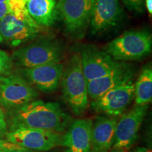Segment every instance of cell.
<instances>
[{
    "mask_svg": "<svg viewBox=\"0 0 152 152\" xmlns=\"http://www.w3.org/2000/svg\"><path fill=\"white\" fill-rule=\"evenodd\" d=\"M134 83L130 80L108 92L96 99L92 100L91 106L98 113L110 117L122 115L134 99Z\"/></svg>",
    "mask_w": 152,
    "mask_h": 152,
    "instance_id": "obj_8",
    "label": "cell"
},
{
    "mask_svg": "<svg viewBox=\"0 0 152 152\" xmlns=\"http://www.w3.org/2000/svg\"><path fill=\"white\" fill-rule=\"evenodd\" d=\"M7 1H8V0H7Z\"/></svg>",
    "mask_w": 152,
    "mask_h": 152,
    "instance_id": "obj_29",
    "label": "cell"
},
{
    "mask_svg": "<svg viewBox=\"0 0 152 152\" xmlns=\"http://www.w3.org/2000/svg\"><path fill=\"white\" fill-rule=\"evenodd\" d=\"M37 96L35 89L19 74L0 78V106L8 111L22 107Z\"/></svg>",
    "mask_w": 152,
    "mask_h": 152,
    "instance_id": "obj_4",
    "label": "cell"
},
{
    "mask_svg": "<svg viewBox=\"0 0 152 152\" xmlns=\"http://www.w3.org/2000/svg\"><path fill=\"white\" fill-rule=\"evenodd\" d=\"M12 66L11 57L4 51L0 49V78L11 74Z\"/></svg>",
    "mask_w": 152,
    "mask_h": 152,
    "instance_id": "obj_19",
    "label": "cell"
},
{
    "mask_svg": "<svg viewBox=\"0 0 152 152\" xmlns=\"http://www.w3.org/2000/svg\"><path fill=\"white\" fill-rule=\"evenodd\" d=\"M94 0H59L58 11L66 28L71 33L80 31L90 23Z\"/></svg>",
    "mask_w": 152,
    "mask_h": 152,
    "instance_id": "obj_9",
    "label": "cell"
},
{
    "mask_svg": "<svg viewBox=\"0 0 152 152\" xmlns=\"http://www.w3.org/2000/svg\"><path fill=\"white\" fill-rule=\"evenodd\" d=\"M64 101L76 115H81L89 107L87 82L83 73L80 54L69 60L61 79Z\"/></svg>",
    "mask_w": 152,
    "mask_h": 152,
    "instance_id": "obj_2",
    "label": "cell"
},
{
    "mask_svg": "<svg viewBox=\"0 0 152 152\" xmlns=\"http://www.w3.org/2000/svg\"><path fill=\"white\" fill-rule=\"evenodd\" d=\"M23 1H25V2H28V1H29V0H23Z\"/></svg>",
    "mask_w": 152,
    "mask_h": 152,
    "instance_id": "obj_27",
    "label": "cell"
},
{
    "mask_svg": "<svg viewBox=\"0 0 152 152\" xmlns=\"http://www.w3.org/2000/svg\"><path fill=\"white\" fill-rule=\"evenodd\" d=\"M117 121L115 117L99 116L92 122L91 151L108 152L113 147Z\"/></svg>",
    "mask_w": 152,
    "mask_h": 152,
    "instance_id": "obj_16",
    "label": "cell"
},
{
    "mask_svg": "<svg viewBox=\"0 0 152 152\" xmlns=\"http://www.w3.org/2000/svg\"><path fill=\"white\" fill-rule=\"evenodd\" d=\"M38 30L9 13L0 20V42L18 47L35 37Z\"/></svg>",
    "mask_w": 152,
    "mask_h": 152,
    "instance_id": "obj_12",
    "label": "cell"
},
{
    "mask_svg": "<svg viewBox=\"0 0 152 152\" xmlns=\"http://www.w3.org/2000/svg\"><path fill=\"white\" fill-rule=\"evenodd\" d=\"M30 151V150L23 147L21 146L17 145L16 144L7 141V140H3L0 138V152H10L13 151Z\"/></svg>",
    "mask_w": 152,
    "mask_h": 152,
    "instance_id": "obj_20",
    "label": "cell"
},
{
    "mask_svg": "<svg viewBox=\"0 0 152 152\" xmlns=\"http://www.w3.org/2000/svg\"><path fill=\"white\" fill-rule=\"evenodd\" d=\"M149 105H135L118 120L113 147L128 150L136 142L138 132L147 113Z\"/></svg>",
    "mask_w": 152,
    "mask_h": 152,
    "instance_id": "obj_7",
    "label": "cell"
},
{
    "mask_svg": "<svg viewBox=\"0 0 152 152\" xmlns=\"http://www.w3.org/2000/svg\"><path fill=\"white\" fill-rule=\"evenodd\" d=\"M26 7L31 18L39 26L49 27L56 21V0H29L26 2Z\"/></svg>",
    "mask_w": 152,
    "mask_h": 152,
    "instance_id": "obj_17",
    "label": "cell"
},
{
    "mask_svg": "<svg viewBox=\"0 0 152 152\" xmlns=\"http://www.w3.org/2000/svg\"><path fill=\"white\" fill-rule=\"evenodd\" d=\"M90 152H93V151H90Z\"/></svg>",
    "mask_w": 152,
    "mask_h": 152,
    "instance_id": "obj_28",
    "label": "cell"
},
{
    "mask_svg": "<svg viewBox=\"0 0 152 152\" xmlns=\"http://www.w3.org/2000/svg\"><path fill=\"white\" fill-rule=\"evenodd\" d=\"M121 15L118 0H94L90 20L92 33H102L115 26Z\"/></svg>",
    "mask_w": 152,
    "mask_h": 152,
    "instance_id": "obj_15",
    "label": "cell"
},
{
    "mask_svg": "<svg viewBox=\"0 0 152 152\" xmlns=\"http://www.w3.org/2000/svg\"><path fill=\"white\" fill-rule=\"evenodd\" d=\"M8 131L7 118L3 110L0 109V137H4Z\"/></svg>",
    "mask_w": 152,
    "mask_h": 152,
    "instance_id": "obj_22",
    "label": "cell"
},
{
    "mask_svg": "<svg viewBox=\"0 0 152 152\" xmlns=\"http://www.w3.org/2000/svg\"><path fill=\"white\" fill-rule=\"evenodd\" d=\"M134 98L135 105H149L152 99V68H143L134 84Z\"/></svg>",
    "mask_w": 152,
    "mask_h": 152,
    "instance_id": "obj_18",
    "label": "cell"
},
{
    "mask_svg": "<svg viewBox=\"0 0 152 152\" xmlns=\"http://www.w3.org/2000/svg\"><path fill=\"white\" fill-rule=\"evenodd\" d=\"M134 72L132 67L124 62L103 77L87 82V92L92 100L100 97L104 93L132 80Z\"/></svg>",
    "mask_w": 152,
    "mask_h": 152,
    "instance_id": "obj_13",
    "label": "cell"
},
{
    "mask_svg": "<svg viewBox=\"0 0 152 152\" xmlns=\"http://www.w3.org/2000/svg\"><path fill=\"white\" fill-rule=\"evenodd\" d=\"M62 56L63 48L59 43L45 41L17 49L11 58L22 68H30L60 62Z\"/></svg>",
    "mask_w": 152,
    "mask_h": 152,
    "instance_id": "obj_5",
    "label": "cell"
},
{
    "mask_svg": "<svg viewBox=\"0 0 152 152\" xmlns=\"http://www.w3.org/2000/svg\"><path fill=\"white\" fill-rule=\"evenodd\" d=\"M64 71L61 62L37 66L30 68H21L18 71L20 75L32 86L45 93H51L58 89Z\"/></svg>",
    "mask_w": 152,
    "mask_h": 152,
    "instance_id": "obj_10",
    "label": "cell"
},
{
    "mask_svg": "<svg viewBox=\"0 0 152 152\" xmlns=\"http://www.w3.org/2000/svg\"><path fill=\"white\" fill-rule=\"evenodd\" d=\"M123 3L130 11L141 12L143 10L144 0H123Z\"/></svg>",
    "mask_w": 152,
    "mask_h": 152,
    "instance_id": "obj_21",
    "label": "cell"
},
{
    "mask_svg": "<svg viewBox=\"0 0 152 152\" xmlns=\"http://www.w3.org/2000/svg\"><path fill=\"white\" fill-rule=\"evenodd\" d=\"M0 3H7V0H0Z\"/></svg>",
    "mask_w": 152,
    "mask_h": 152,
    "instance_id": "obj_25",
    "label": "cell"
},
{
    "mask_svg": "<svg viewBox=\"0 0 152 152\" xmlns=\"http://www.w3.org/2000/svg\"><path fill=\"white\" fill-rule=\"evenodd\" d=\"M151 34L147 30L125 32L106 45L105 50L115 61L139 60L151 52Z\"/></svg>",
    "mask_w": 152,
    "mask_h": 152,
    "instance_id": "obj_3",
    "label": "cell"
},
{
    "mask_svg": "<svg viewBox=\"0 0 152 152\" xmlns=\"http://www.w3.org/2000/svg\"><path fill=\"white\" fill-rule=\"evenodd\" d=\"M92 122L90 119H77L71 123L61 142L65 152L91 151Z\"/></svg>",
    "mask_w": 152,
    "mask_h": 152,
    "instance_id": "obj_14",
    "label": "cell"
},
{
    "mask_svg": "<svg viewBox=\"0 0 152 152\" xmlns=\"http://www.w3.org/2000/svg\"><path fill=\"white\" fill-rule=\"evenodd\" d=\"M72 121L71 117L56 102L34 100L22 107L8 111V129L29 128L65 132Z\"/></svg>",
    "mask_w": 152,
    "mask_h": 152,
    "instance_id": "obj_1",
    "label": "cell"
},
{
    "mask_svg": "<svg viewBox=\"0 0 152 152\" xmlns=\"http://www.w3.org/2000/svg\"><path fill=\"white\" fill-rule=\"evenodd\" d=\"M63 134L29 128L8 129L4 137L7 141L29 150L46 151L61 145Z\"/></svg>",
    "mask_w": 152,
    "mask_h": 152,
    "instance_id": "obj_6",
    "label": "cell"
},
{
    "mask_svg": "<svg viewBox=\"0 0 152 152\" xmlns=\"http://www.w3.org/2000/svg\"><path fill=\"white\" fill-rule=\"evenodd\" d=\"M132 152H151V150L146 147H138Z\"/></svg>",
    "mask_w": 152,
    "mask_h": 152,
    "instance_id": "obj_24",
    "label": "cell"
},
{
    "mask_svg": "<svg viewBox=\"0 0 152 152\" xmlns=\"http://www.w3.org/2000/svg\"><path fill=\"white\" fill-rule=\"evenodd\" d=\"M80 57L83 73L87 82L103 77L121 64L106 52L94 48L84 49Z\"/></svg>",
    "mask_w": 152,
    "mask_h": 152,
    "instance_id": "obj_11",
    "label": "cell"
},
{
    "mask_svg": "<svg viewBox=\"0 0 152 152\" xmlns=\"http://www.w3.org/2000/svg\"><path fill=\"white\" fill-rule=\"evenodd\" d=\"M10 152H30V151H19V150H17V151H13Z\"/></svg>",
    "mask_w": 152,
    "mask_h": 152,
    "instance_id": "obj_26",
    "label": "cell"
},
{
    "mask_svg": "<svg viewBox=\"0 0 152 152\" xmlns=\"http://www.w3.org/2000/svg\"><path fill=\"white\" fill-rule=\"evenodd\" d=\"M146 7H147L148 12L150 16L152 14V0H145Z\"/></svg>",
    "mask_w": 152,
    "mask_h": 152,
    "instance_id": "obj_23",
    "label": "cell"
}]
</instances>
